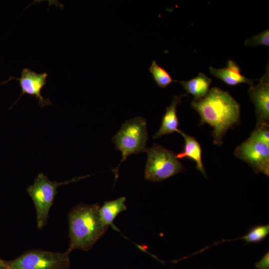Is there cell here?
Listing matches in <instances>:
<instances>
[{
    "label": "cell",
    "mask_w": 269,
    "mask_h": 269,
    "mask_svg": "<svg viewBox=\"0 0 269 269\" xmlns=\"http://www.w3.org/2000/svg\"><path fill=\"white\" fill-rule=\"evenodd\" d=\"M191 106L200 117V126L207 124L213 128V142L219 146L227 131L240 121V104L228 92L217 87L209 89L202 99L193 100Z\"/></svg>",
    "instance_id": "1"
},
{
    "label": "cell",
    "mask_w": 269,
    "mask_h": 269,
    "mask_svg": "<svg viewBox=\"0 0 269 269\" xmlns=\"http://www.w3.org/2000/svg\"><path fill=\"white\" fill-rule=\"evenodd\" d=\"M100 207L98 203L80 204L69 211V251L71 252L75 249L89 251L107 232L109 227L100 219Z\"/></svg>",
    "instance_id": "2"
},
{
    "label": "cell",
    "mask_w": 269,
    "mask_h": 269,
    "mask_svg": "<svg viewBox=\"0 0 269 269\" xmlns=\"http://www.w3.org/2000/svg\"><path fill=\"white\" fill-rule=\"evenodd\" d=\"M146 120L137 117L126 121L112 140L116 149L121 151L122 158L114 170L116 175L121 164L132 154L146 152L148 139Z\"/></svg>",
    "instance_id": "3"
},
{
    "label": "cell",
    "mask_w": 269,
    "mask_h": 269,
    "mask_svg": "<svg viewBox=\"0 0 269 269\" xmlns=\"http://www.w3.org/2000/svg\"><path fill=\"white\" fill-rule=\"evenodd\" d=\"M144 178L151 182H160L184 170L183 164L171 150L153 143L146 152Z\"/></svg>",
    "instance_id": "4"
},
{
    "label": "cell",
    "mask_w": 269,
    "mask_h": 269,
    "mask_svg": "<svg viewBox=\"0 0 269 269\" xmlns=\"http://www.w3.org/2000/svg\"><path fill=\"white\" fill-rule=\"evenodd\" d=\"M82 177L63 182L51 181L43 173H40L35 178L34 183L27 188L31 197L36 212L37 227L42 229L46 224L49 212L57 193V188L62 185L78 180Z\"/></svg>",
    "instance_id": "5"
},
{
    "label": "cell",
    "mask_w": 269,
    "mask_h": 269,
    "mask_svg": "<svg viewBox=\"0 0 269 269\" xmlns=\"http://www.w3.org/2000/svg\"><path fill=\"white\" fill-rule=\"evenodd\" d=\"M70 253L68 250L63 253L29 250L5 263L8 269H68Z\"/></svg>",
    "instance_id": "6"
},
{
    "label": "cell",
    "mask_w": 269,
    "mask_h": 269,
    "mask_svg": "<svg viewBox=\"0 0 269 269\" xmlns=\"http://www.w3.org/2000/svg\"><path fill=\"white\" fill-rule=\"evenodd\" d=\"M234 154L247 163L256 173L269 176V145L250 136L237 147Z\"/></svg>",
    "instance_id": "7"
},
{
    "label": "cell",
    "mask_w": 269,
    "mask_h": 269,
    "mask_svg": "<svg viewBox=\"0 0 269 269\" xmlns=\"http://www.w3.org/2000/svg\"><path fill=\"white\" fill-rule=\"evenodd\" d=\"M248 92L255 107L257 123L256 126H267L269 124V66L255 85L250 86Z\"/></svg>",
    "instance_id": "8"
},
{
    "label": "cell",
    "mask_w": 269,
    "mask_h": 269,
    "mask_svg": "<svg viewBox=\"0 0 269 269\" xmlns=\"http://www.w3.org/2000/svg\"><path fill=\"white\" fill-rule=\"evenodd\" d=\"M47 73H37L27 68H23L20 78L11 77L8 80L16 79L19 81L21 93L17 101L24 94L35 97L38 101L41 107L51 104L49 98L44 99L41 94V91L46 84Z\"/></svg>",
    "instance_id": "9"
},
{
    "label": "cell",
    "mask_w": 269,
    "mask_h": 269,
    "mask_svg": "<svg viewBox=\"0 0 269 269\" xmlns=\"http://www.w3.org/2000/svg\"><path fill=\"white\" fill-rule=\"evenodd\" d=\"M209 70L212 75L229 86H235L241 83H247L250 86L254 85L253 81L243 75L239 66L232 60L228 61L226 67L217 69L210 66Z\"/></svg>",
    "instance_id": "10"
},
{
    "label": "cell",
    "mask_w": 269,
    "mask_h": 269,
    "mask_svg": "<svg viewBox=\"0 0 269 269\" xmlns=\"http://www.w3.org/2000/svg\"><path fill=\"white\" fill-rule=\"evenodd\" d=\"M187 94L174 96L169 106L166 108V111L162 119L161 126L158 131L153 135V138L156 139L166 134L179 131V121L177 116V105L181 103L183 97Z\"/></svg>",
    "instance_id": "11"
},
{
    "label": "cell",
    "mask_w": 269,
    "mask_h": 269,
    "mask_svg": "<svg viewBox=\"0 0 269 269\" xmlns=\"http://www.w3.org/2000/svg\"><path fill=\"white\" fill-rule=\"evenodd\" d=\"M178 133L183 137L185 144L183 151L176 154L178 159L188 157L196 163V168L207 178V174L202 161V150L198 141L195 137L191 136L179 130Z\"/></svg>",
    "instance_id": "12"
},
{
    "label": "cell",
    "mask_w": 269,
    "mask_h": 269,
    "mask_svg": "<svg viewBox=\"0 0 269 269\" xmlns=\"http://www.w3.org/2000/svg\"><path fill=\"white\" fill-rule=\"evenodd\" d=\"M186 91V94H191L194 96L193 101H198L207 94L212 79L205 74L199 73L198 75L188 81H177Z\"/></svg>",
    "instance_id": "13"
},
{
    "label": "cell",
    "mask_w": 269,
    "mask_h": 269,
    "mask_svg": "<svg viewBox=\"0 0 269 269\" xmlns=\"http://www.w3.org/2000/svg\"><path fill=\"white\" fill-rule=\"evenodd\" d=\"M126 198L121 197L115 200L106 201L99 209L100 219L104 225L109 227L113 226V221L122 212L127 209L125 205Z\"/></svg>",
    "instance_id": "14"
},
{
    "label": "cell",
    "mask_w": 269,
    "mask_h": 269,
    "mask_svg": "<svg viewBox=\"0 0 269 269\" xmlns=\"http://www.w3.org/2000/svg\"><path fill=\"white\" fill-rule=\"evenodd\" d=\"M149 71L157 85L161 88L166 87L173 81L169 73L163 68L158 65L153 60L149 67Z\"/></svg>",
    "instance_id": "15"
},
{
    "label": "cell",
    "mask_w": 269,
    "mask_h": 269,
    "mask_svg": "<svg viewBox=\"0 0 269 269\" xmlns=\"http://www.w3.org/2000/svg\"><path fill=\"white\" fill-rule=\"evenodd\" d=\"M246 46H258L269 45V30L266 29L256 35L247 39L245 41Z\"/></svg>",
    "instance_id": "16"
},
{
    "label": "cell",
    "mask_w": 269,
    "mask_h": 269,
    "mask_svg": "<svg viewBox=\"0 0 269 269\" xmlns=\"http://www.w3.org/2000/svg\"><path fill=\"white\" fill-rule=\"evenodd\" d=\"M269 125L256 126L250 137L261 142L269 145Z\"/></svg>",
    "instance_id": "17"
},
{
    "label": "cell",
    "mask_w": 269,
    "mask_h": 269,
    "mask_svg": "<svg viewBox=\"0 0 269 269\" xmlns=\"http://www.w3.org/2000/svg\"><path fill=\"white\" fill-rule=\"evenodd\" d=\"M257 269H269V252L266 253L255 265Z\"/></svg>",
    "instance_id": "18"
},
{
    "label": "cell",
    "mask_w": 269,
    "mask_h": 269,
    "mask_svg": "<svg viewBox=\"0 0 269 269\" xmlns=\"http://www.w3.org/2000/svg\"><path fill=\"white\" fill-rule=\"evenodd\" d=\"M0 269H8L7 268L5 261H2L0 258Z\"/></svg>",
    "instance_id": "19"
}]
</instances>
